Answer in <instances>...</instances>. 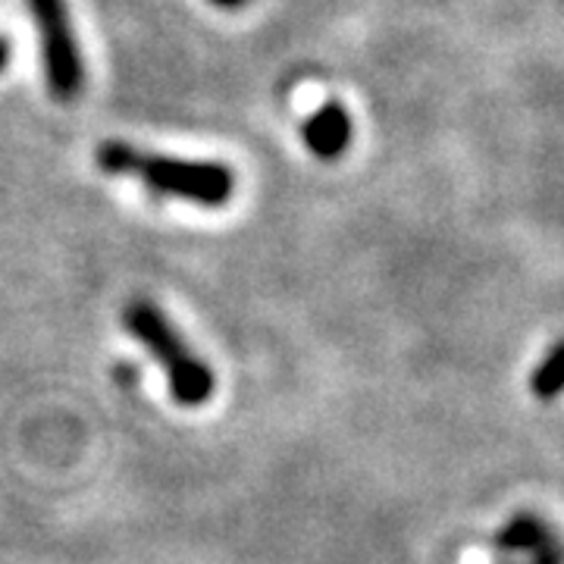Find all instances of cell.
Instances as JSON below:
<instances>
[{
	"label": "cell",
	"mask_w": 564,
	"mask_h": 564,
	"mask_svg": "<svg viewBox=\"0 0 564 564\" xmlns=\"http://www.w3.org/2000/svg\"><path fill=\"white\" fill-rule=\"evenodd\" d=\"M95 166L107 176H135L161 198H182L210 210L226 207L236 192V173L223 163L148 154L126 141H101L95 148Z\"/></svg>",
	"instance_id": "6da1fadb"
},
{
	"label": "cell",
	"mask_w": 564,
	"mask_h": 564,
	"mask_svg": "<svg viewBox=\"0 0 564 564\" xmlns=\"http://www.w3.org/2000/svg\"><path fill=\"white\" fill-rule=\"evenodd\" d=\"M122 329L139 339L148 355L161 364L173 402L182 408H202L217 392V377L210 364L182 339L173 321L151 299H135L122 307Z\"/></svg>",
	"instance_id": "7a4b0ae2"
},
{
	"label": "cell",
	"mask_w": 564,
	"mask_h": 564,
	"mask_svg": "<svg viewBox=\"0 0 564 564\" xmlns=\"http://www.w3.org/2000/svg\"><path fill=\"white\" fill-rule=\"evenodd\" d=\"M29 13L39 25L41 63H44V79L47 91L57 101H76L85 88V66H82L79 41L69 25L66 0H25Z\"/></svg>",
	"instance_id": "3957f363"
},
{
	"label": "cell",
	"mask_w": 564,
	"mask_h": 564,
	"mask_svg": "<svg viewBox=\"0 0 564 564\" xmlns=\"http://www.w3.org/2000/svg\"><path fill=\"white\" fill-rule=\"evenodd\" d=\"M351 117L345 110L343 104H323L321 110L314 117H307V122L302 126V139L307 144V151L317 158V161H339L348 144H351Z\"/></svg>",
	"instance_id": "277c9868"
},
{
	"label": "cell",
	"mask_w": 564,
	"mask_h": 564,
	"mask_svg": "<svg viewBox=\"0 0 564 564\" xmlns=\"http://www.w3.org/2000/svg\"><path fill=\"white\" fill-rule=\"evenodd\" d=\"M552 543H555L552 530H549V524H545L543 518H536V514H518V518H511V521L496 533V549H499V552L524 555V558Z\"/></svg>",
	"instance_id": "5b68a950"
},
{
	"label": "cell",
	"mask_w": 564,
	"mask_h": 564,
	"mask_svg": "<svg viewBox=\"0 0 564 564\" xmlns=\"http://www.w3.org/2000/svg\"><path fill=\"white\" fill-rule=\"evenodd\" d=\"M530 392L540 402H555L564 392V339L549 348L543 361L536 364L533 377H530Z\"/></svg>",
	"instance_id": "8992f818"
},
{
	"label": "cell",
	"mask_w": 564,
	"mask_h": 564,
	"mask_svg": "<svg viewBox=\"0 0 564 564\" xmlns=\"http://www.w3.org/2000/svg\"><path fill=\"white\" fill-rule=\"evenodd\" d=\"M505 564H564V545L562 543H552L540 549V552H533V555H527L524 562H505Z\"/></svg>",
	"instance_id": "52a82bcc"
},
{
	"label": "cell",
	"mask_w": 564,
	"mask_h": 564,
	"mask_svg": "<svg viewBox=\"0 0 564 564\" xmlns=\"http://www.w3.org/2000/svg\"><path fill=\"white\" fill-rule=\"evenodd\" d=\"M117 380L126 386L139 383V367L135 364H117Z\"/></svg>",
	"instance_id": "ba28073f"
},
{
	"label": "cell",
	"mask_w": 564,
	"mask_h": 564,
	"mask_svg": "<svg viewBox=\"0 0 564 564\" xmlns=\"http://www.w3.org/2000/svg\"><path fill=\"white\" fill-rule=\"evenodd\" d=\"M214 7H220V10H239V7H245L248 0H210Z\"/></svg>",
	"instance_id": "9c48e42d"
},
{
	"label": "cell",
	"mask_w": 564,
	"mask_h": 564,
	"mask_svg": "<svg viewBox=\"0 0 564 564\" xmlns=\"http://www.w3.org/2000/svg\"><path fill=\"white\" fill-rule=\"evenodd\" d=\"M7 63H10V44L0 39V73L7 69Z\"/></svg>",
	"instance_id": "30bf717a"
}]
</instances>
